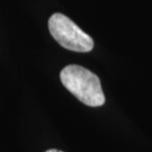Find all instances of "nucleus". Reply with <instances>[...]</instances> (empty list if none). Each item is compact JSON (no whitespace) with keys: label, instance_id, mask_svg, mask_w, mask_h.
Returning <instances> with one entry per match:
<instances>
[{"label":"nucleus","instance_id":"nucleus-2","mask_svg":"<svg viewBox=\"0 0 152 152\" xmlns=\"http://www.w3.org/2000/svg\"><path fill=\"white\" fill-rule=\"evenodd\" d=\"M49 29L55 41L70 51L86 53L94 49L92 38L63 14L55 12L49 19Z\"/></svg>","mask_w":152,"mask_h":152},{"label":"nucleus","instance_id":"nucleus-1","mask_svg":"<svg viewBox=\"0 0 152 152\" xmlns=\"http://www.w3.org/2000/svg\"><path fill=\"white\" fill-rule=\"evenodd\" d=\"M62 85L69 91L90 107H99L105 104V95L100 80L94 72L81 65H66L60 73Z\"/></svg>","mask_w":152,"mask_h":152},{"label":"nucleus","instance_id":"nucleus-3","mask_svg":"<svg viewBox=\"0 0 152 152\" xmlns=\"http://www.w3.org/2000/svg\"><path fill=\"white\" fill-rule=\"evenodd\" d=\"M45 152H63V151L58 150V149H50V150H48V151H45Z\"/></svg>","mask_w":152,"mask_h":152}]
</instances>
